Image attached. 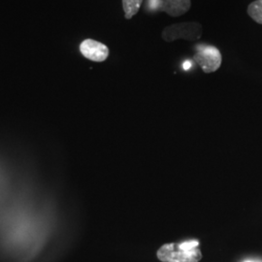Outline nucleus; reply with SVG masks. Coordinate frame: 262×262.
<instances>
[{
  "label": "nucleus",
  "instance_id": "obj_1",
  "mask_svg": "<svg viewBox=\"0 0 262 262\" xmlns=\"http://www.w3.org/2000/svg\"><path fill=\"white\" fill-rule=\"evenodd\" d=\"M203 34V28L197 21H186L169 26L163 29L161 37L166 42H173L179 39L195 41Z\"/></svg>",
  "mask_w": 262,
  "mask_h": 262
},
{
  "label": "nucleus",
  "instance_id": "obj_2",
  "mask_svg": "<svg viewBox=\"0 0 262 262\" xmlns=\"http://www.w3.org/2000/svg\"><path fill=\"white\" fill-rule=\"evenodd\" d=\"M158 257L162 262H198L202 253L198 248L186 251L180 248L179 244L169 243L163 245L158 251Z\"/></svg>",
  "mask_w": 262,
  "mask_h": 262
},
{
  "label": "nucleus",
  "instance_id": "obj_3",
  "mask_svg": "<svg viewBox=\"0 0 262 262\" xmlns=\"http://www.w3.org/2000/svg\"><path fill=\"white\" fill-rule=\"evenodd\" d=\"M193 59L205 73L215 72L223 60L220 50L210 45H198Z\"/></svg>",
  "mask_w": 262,
  "mask_h": 262
},
{
  "label": "nucleus",
  "instance_id": "obj_4",
  "mask_svg": "<svg viewBox=\"0 0 262 262\" xmlns=\"http://www.w3.org/2000/svg\"><path fill=\"white\" fill-rule=\"evenodd\" d=\"M82 55L95 62H102L109 56V49L100 42L93 39H86L80 45Z\"/></svg>",
  "mask_w": 262,
  "mask_h": 262
},
{
  "label": "nucleus",
  "instance_id": "obj_5",
  "mask_svg": "<svg viewBox=\"0 0 262 262\" xmlns=\"http://www.w3.org/2000/svg\"><path fill=\"white\" fill-rule=\"evenodd\" d=\"M190 6V0H158L155 7L159 11H164L170 17L177 18L187 13Z\"/></svg>",
  "mask_w": 262,
  "mask_h": 262
},
{
  "label": "nucleus",
  "instance_id": "obj_6",
  "mask_svg": "<svg viewBox=\"0 0 262 262\" xmlns=\"http://www.w3.org/2000/svg\"><path fill=\"white\" fill-rule=\"evenodd\" d=\"M143 0H122V8L125 19H129L135 16L139 10Z\"/></svg>",
  "mask_w": 262,
  "mask_h": 262
},
{
  "label": "nucleus",
  "instance_id": "obj_7",
  "mask_svg": "<svg viewBox=\"0 0 262 262\" xmlns=\"http://www.w3.org/2000/svg\"><path fill=\"white\" fill-rule=\"evenodd\" d=\"M248 14L257 24L262 25V0H256L248 7Z\"/></svg>",
  "mask_w": 262,
  "mask_h": 262
},
{
  "label": "nucleus",
  "instance_id": "obj_8",
  "mask_svg": "<svg viewBox=\"0 0 262 262\" xmlns=\"http://www.w3.org/2000/svg\"><path fill=\"white\" fill-rule=\"evenodd\" d=\"M198 245H199V242L197 240H190V241H186V242L179 244L180 248L183 250H186V251L193 250L198 247Z\"/></svg>",
  "mask_w": 262,
  "mask_h": 262
},
{
  "label": "nucleus",
  "instance_id": "obj_9",
  "mask_svg": "<svg viewBox=\"0 0 262 262\" xmlns=\"http://www.w3.org/2000/svg\"><path fill=\"white\" fill-rule=\"evenodd\" d=\"M190 67V64H189V62H186L185 64H184V68H185V70H187L188 68Z\"/></svg>",
  "mask_w": 262,
  "mask_h": 262
},
{
  "label": "nucleus",
  "instance_id": "obj_10",
  "mask_svg": "<svg viewBox=\"0 0 262 262\" xmlns=\"http://www.w3.org/2000/svg\"><path fill=\"white\" fill-rule=\"evenodd\" d=\"M244 262H260V261H257V260H246V261Z\"/></svg>",
  "mask_w": 262,
  "mask_h": 262
}]
</instances>
